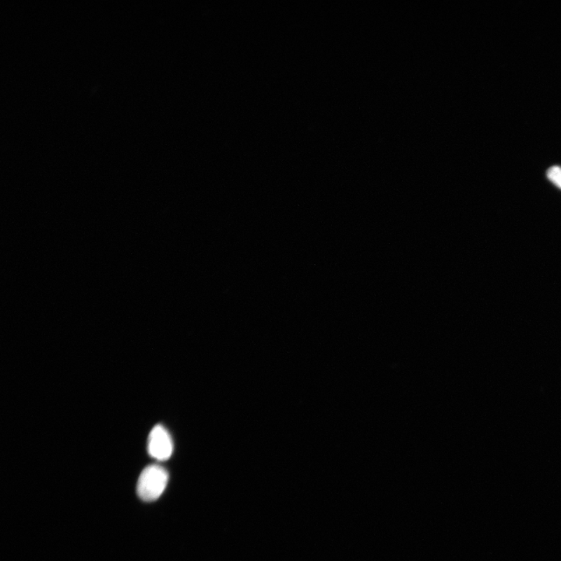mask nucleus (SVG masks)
<instances>
[{"mask_svg": "<svg viewBox=\"0 0 561 561\" xmlns=\"http://www.w3.org/2000/svg\"><path fill=\"white\" fill-rule=\"evenodd\" d=\"M547 177L550 180V182L561 189V167L553 166L547 172Z\"/></svg>", "mask_w": 561, "mask_h": 561, "instance_id": "obj_3", "label": "nucleus"}, {"mask_svg": "<svg viewBox=\"0 0 561 561\" xmlns=\"http://www.w3.org/2000/svg\"><path fill=\"white\" fill-rule=\"evenodd\" d=\"M148 452L158 461L168 460L173 452V442L169 433L162 425H157L148 436Z\"/></svg>", "mask_w": 561, "mask_h": 561, "instance_id": "obj_2", "label": "nucleus"}, {"mask_svg": "<svg viewBox=\"0 0 561 561\" xmlns=\"http://www.w3.org/2000/svg\"><path fill=\"white\" fill-rule=\"evenodd\" d=\"M168 482L167 471L160 466H149L143 470L138 480L137 494L144 501H154L163 494Z\"/></svg>", "mask_w": 561, "mask_h": 561, "instance_id": "obj_1", "label": "nucleus"}]
</instances>
